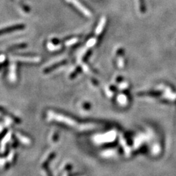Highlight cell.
<instances>
[{"instance_id":"6da1fadb","label":"cell","mask_w":176,"mask_h":176,"mask_svg":"<svg viewBox=\"0 0 176 176\" xmlns=\"http://www.w3.org/2000/svg\"><path fill=\"white\" fill-rule=\"evenodd\" d=\"M25 27V26L23 24H15V25H12L10 26L5 27L3 28L0 29V35L6 34L7 33H10L12 31H15L18 30H20V29H23Z\"/></svg>"},{"instance_id":"7a4b0ae2","label":"cell","mask_w":176,"mask_h":176,"mask_svg":"<svg viewBox=\"0 0 176 176\" xmlns=\"http://www.w3.org/2000/svg\"><path fill=\"white\" fill-rule=\"evenodd\" d=\"M13 61H19L22 62L29 63H38L40 61L39 57H26V56H14L12 57Z\"/></svg>"},{"instance_id":"3957f363","label":"cell","mask_w":176,"mask_h":176,"mask_svg":"<svg viewBox=\"0 0 176 176\" xmlns=\"http://www.w3.org/2000/svg\"><path fill=\"white\" fill-rule=\"evenodd\" d=\"M68 2H71L75 7L79 9L80 11H82L83 14H84L87 16H91V13L86 8H85L83 5H82L78 0H67Z\"/></svg>"},{"instance_id":"277c9868","label":"cell","mask_w":176,"mask_h":176,"mask_svg":"<svg viewBox=\"0 0 176 176\" xmlns=\"http://www.w3.org/2000/svg\"><path fill=\"white\" fill-rule=\"evenodd\" d=\"M105 23H106V19L104 17L102 18L101 21H100L99 22V24L98 26V27H97V29H96V35H99L101 33V32L103 31V28L104 27V25H105Z\"/></svg>"},{"instance_id":"5b68a950","label":"cell","mask_w":176,"mask_h":176,"mask_svg":"<svg viewBox=\"0 0 176 176\" xmlns=\"http://www.w3.org/2000/svg\"><path fill=\"white\" fill-rule=\"evenodd\" d=\"M67 61H60V62H57V63H56L54 64H53L50 67H47L46 69H45V72L47 73V72H50L51 71V70H53L54 68H56V67H60L61 65H63L65 64H66Z\"/></svg>"},{"instance_id":"8992f818","label":"cell","mask_w":176,"mask_h":176,"mask_svg":"<svg viewBox=\"0 0 176 176\" xmlns=\"http://www.w3.org/2000/svg\"><path fill=\"white\" fill-rule=\"evenodd\" d=\"M10 76L12 78H15L16 76V64L13 61L10 65Z\"/></svg>"},{"instance_id":"52a82bcc","label":"cell","mask_w":176,"mask_h":176,"mask_svg":"<svg viewBox=\"0 0 176 176\" xmlns=\"http://www.w3.org/2000/svg\"><path fill=\"white\" fill-rule=\"evenodd\" d=\"M47 46H48V48L49 49V50H51V51L57 50V49H60L61 47V45H57V44H54V43H48Z\"/></svg>"},{"instance_id":"ba28073f","label":"cell","mask_w":176,"mask_h":176,"mask_svg":"<svg viewBox=\"0 0 176 176\" xmlns=\"http://www.w3.org/2000/svg\"><path fill=\"white\" fill-rule=\"evenodd\" d=\"M139 9L141 13H144L145 11V7L144 3V0H138Z\"/></svg>"},{"instance_id":"9c48e42d","label":"cell","mask_w":176,"mask_h":176,"mask_svg":"<svg viewBox=\"0 0 176 176\" xmlns=\"http://www.w3.org/2000/svg\"><path fill=\"white\" fill-rule=\"evenodd\" d=\"M78 39H76V38H74V39H70L68 41H67V42L65 43V44L67 46H70V45H73L74 44H75L76 43H77L78 42Z\"/></svg>"},{"instance_id":"30bf717a","label":"cell","mask_w":176,"mask_h":176,"mask_svg":"<svg viewBox=\"0 0 176 176\" xmlns=\"http://www.w3.org/2000/svg\"><path fill=\"white\" fill-rule=\"evenodd\" d=\"M97 42V40L95 39H91L90 40H88V42L87 43V47H92L93 46H94L95 44Z\"/></svg>"},{"instance_id":"8fae6325","label":"cell","mask_w":176,"mask_h":176,"mask_svg":"<svg viewBox=\"0 0 176 176\" xmlns=\"http://www.w3.org/2000/svg\"><path fill=\"white\" fill-rule=\"evenodd\" d=\"M117 63H118V65L120 68H122L124 66V60H123V58L122 57H119L118 60H117Z\"/></svg>"},{"instance_id":"7c38bea8","label":"cell","mask_w":176,"mask_h":176,"mask_svg":"<svg viewBox=\"0 0 176 176\" xmlns=\"http://www.w3.org/2000/svg\"><path fill=\"white\" fill-rule=\"evenodd\" d=\"M5 60V57L3 55L0 56V63H3Z\"/></svg>"}]
</instances>
